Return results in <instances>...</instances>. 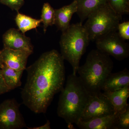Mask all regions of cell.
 I'll return each mask as SVG.
<instances>
[{"label":"cell","mask_w":129,"mask_h":129,"mask_svg":"<svg viewBox=\"0 0 129 129\" xmlns=\"http://www.w3.org/2000/svg\"><path fill=\"white\" fill-rule=\"evenodd\" d=\"M64 60L57 51L52 50L26 68L27 80L21 97L23 104L35 113H45L55 95L64 87Z\"/></svg>","instance_id":"obj_1"},{"label":"cell","mask_w":129,"mask_h":129,"mask_svg":"<svg viewBox=\"0 0 129 129\" xmlns=\"http://www.w3.org/2000/svg\"><path fill=\"white\" fill-rule=\"evenodd\" d=\"M57 109L58 117L69 126L76 124L80 120L91 93L80 79L72 74L68 76L65 87L61 91Z\"/></svg>","instance_id":"obj_2"},{"label":"cell","mask_w":129,"mask_h":129,"mask_svg":"<svg viewBox=\"0 0 129 129\" xmlns=\"http://www.w3.org/2000/svg\"><path fill=\"white\" fill-rule=\"evenodd\" d=\"M113 62L108 54L95 49L91 51L85 62L79 66L78 77L91 94L101 91L103 84L113 68Z\"/></svg>","instance_id":"obj_3"},{"label":"cell","mask_w":129,"mask_h":129,"mask_svg":"<svg viewBox=\"0 0 129 129\" xmlns=\"http://www.w3.org/2000/svg\"><path fill=\"white\" fill-rule=\"evenodd\" d=\"M62 32L60 42L61 55L72 65L74 75L77 73L81 58L90 41L81 22L72 24Z\"/></svg>","instance_id":"obj_4"},{"label":"cell","mask_w":129,"mask_h":129,"mask_svg":"<svg viewBox=\"0 0 129 129\" xmlns=\"http://www.w3.org/2000/svg\"><path fill=\"white\" fill-rule=\"evenodd\" d=\"M87 19L83 25L90 41H94L109 32L118 31L122 16L117 14L107 2L91 12Z\"/></svg>","instance_id":"obj_5"},{"label":"cell","mask_w":129,"mask_h":129,"mask_svg":"<svg viewBox=\"0 0 129 129\" xmlns=\"http://www.w3.org/2000/svg\"><path fill=\"white\" fill-rule=\"evenodd\" d=\"M97 49L122 61L129 56V46L119 35L117 31H112L95 40Z\"/></svg>","instance_id":"obj_6"},{"label":"cell","mask_w":129,"mask_h":129,"mask_svg":"<svg viewBox=\"0 0 129 129\" xmlns=\"http://www.w3.org/2000/svg\"><path fill=\"white\" fill-rule=\"evenodd\" d=\"M115 113L111 102L101 91L91 93L80 120L86 122L95 118L105 117Z\"/></svg>","instance_id":"obj_7"},{"label":"cell","mask_w":129,"mask_h":129,"mask_svg":"<svg viewBox=\"0 0 129 129\" xmlns=\"http://www.w3.org/2000/svg\"><path fill=\"white\" fill-rule=\"evenodd\" d=\"M26 127L19 110V105L14 99L0 104V129H21Z\"/></svg>","instance_id":"obj_8"},{"label":"cell","mask_w":129,"mask_h":129,"mask_svg":"<svg viewBox=\"0 0 129 129\" xmlns=\"http://www.w3.org/2000/svg\"><path fill=\"white\" fill-rule=\"evenodd\" d=\"M4 47L13 50L25 51L32 54L34 47L30 38L19 29L12 28L7 30L3 36Z\"/></svg>","instance_id":"obj_9"},{"label":"cell","mask_w":129,"mask_h":129,"mask_svg":"<svg viewBox=\"0 0 129 129\" xmlns=\"http://www.w3.org/2000/svg\"><path fill=\"white\" fill-rule=\"evenodd\" d=\"M3 63L17 71L25 70L28 57L30 53L25 51L13 50L4 47L0 51Z\"/></svg>","instance_id":"obj_10"},{"label":"cell","mask_w":129,"mask_h":129,"mask_svg":"<svg viewBox=\"0 0 129 129\" xmlns=\"http://www.w3.org/2000/svg\"><path fill=\"white\" fill-rule=\"evenodd\" d=\"M128 86L129 71L126 68L117 73H111L106 79L102 90L112 92Z\"/></svg>","instance_id":"obj_11"},{"label":"cell","mask_w":129,"mask_h":129,"mask_svg":"<svg viewBox=\"0 0 129 129\" xmlns=\"http://www.w3.org/2000/svg\"><path fill=\"white\" fill-rule=\"evenodd\" d=\"M119 113L95 118L84 122L79 120L76 125L81 129H115Z\"/></svg>","instance_id":"obj_12"},{"label":"cell","mask_w":129,"mask_h":129,"mask_svg":"<svg viewBox=\"0 0 129 129\" xmlns=\"http://www.w3.org/2000/svg\"><path fill=\"white\" fill-rule=\"evenodd\" d=\"M77 3L74 1L71 4L64 6L61 8L55 9V25L58 30L62 32L69 27L72 16L77 11Z\"/></svg>","instance_id":"obj_13"},{"label":"cell","mask_w":129,"mask_h":129,"mask_svg":"<svg viewBox=\"0 0 129 129\" xmlns=\"http://www.w3.org/2000/svg\"><path fill=\"white\" fill-rule=\"evenodd\" d=\"M103 93L111 102L116 113H119L124 111L129 105L127 103L129 86L114 91H104Z\"/></svg>","instance_id":"obj_14"},{"label":"cell","mask_w":129,"mask_h":129,"mask_svg":"<svg viewBox=\"0 0 129 129\" xmlns=\"http://www.w3.org/2000/svg\"><path fill=\"white\" fill-rule=\"evenodd\" d=\"M77 3L78 9L76 13L81 22L87 18L91 12L99 7L107 3V0H74Z\"/></svg>","instance_id":"obj_15"},{"label":"cell","mask_w":129,"mask_h":129,"mask_svg":"<svg viewBox=\"0 0 129 129\" xmlns=\"http://www.w3.org/2000/svg\"><path fill=\"white\" fill-rule=\"evenodd\" d=\"M1 69L5 84L10 90L21 86V78L23 71L12 69L4 63Z\"/></svg>","instance_id":"obj_16"},{"label":"cell","mask_w":129,"mask_h":129,"mask_svg":"<svg viewBox=\"0 0 129 129\" xmlns=\"http://www.w3.org/2000/svg\"><path fill=\"white\" fill-rule=\"evenodd\" d=\"M15 21L19 30L24 34L28 30L36 29L39 27L42 23L41 19H36L25 14L19 13L18 12L15 17Z\"/></svg>","instance_id":"obj_17"},{"label":"cell","mask_w":129,"mask_h":129,"mask_svg":"<svg viewBox=\"0 0 129 129\" xmlns=\"http://www.w3.org/2000/svg\"><path fill=\"white\" fill-rule=\"evenodd\" d=\"M42 23L44 25V33L46 32L48 26H52L55 24V9L48 3H44L42 10Z\"/></svg>","instance_id":"obj_18"},{"label":"cell","mask_w":129,"mask_h":129,"mask_svg":"<svg viewBox=\"0 0 129 129\" xmlns=\"http://www.w3.org/2000/svg\"><path fill=\"white\" fill-rule=\"evenodd\" d=\"M107 2L118 15L129 14V0H107Z\"/></svg>","instance_id":"obj_19"},{"label":"cell","mask_w":129,"mask_h":129,"mask_svg":"<svg viewBox=\"0 0 129 129\" xmlns=\"http://www.w3.org/2000/svg\"><path fill=\"white\" fill-rule=\"evenodd\" d=\"M115 127V129H129V105L118 114Z\"/></svg>","instance_id":"obj_20"},{"label":"cell","mask_w":129,"mask_h":129,"mask_svg":"<svg viewBox=\"0 0 129 129\" xmlns=\"http://www.w3.org/2000/svg\"><path fill=\"white\" fill-rule=\"evenodd\" d=\"M0 3L10 8L12 10L18 12L24 5V0H0Z\"/></svg>","instance_id":"obj_21"},{"label":"cell","mask_w":129,"mask_h":129,"mask_svg":"<svg viewBox=\"0 0 129 129\" xmlns=\"http://www.w3.org/2000/svg\"><path fill=\"white\" fill-rule=\"evenodd\" d=\"M118 33L123 39H129V22H124L119 23L118 25Z\"/></svg>","instance_id":"obj_22"},{"label":"cell","mask_w":129,"mask_h":129,"mask_svg":"<svg viewBox=\"0 0 129 129\" xmlns=\"http://www.w3.org/2000/svg\"><path fill=\"white\" fill-rule=\"evenodd\" d=\"M10 90L5 84L3 76L1 69L0 68V95L9 92Z\"/></svg>","instance_id":"obj_23"},{"label":"cell","mask_w":129,"mask_h":129,"mask_svg":"<svg viewBox=\"0 0 129 129\" xmlns=\"http://www.w3.org/2000/svg\"><path fill=\"white\" fill-rule=\"evenodd\" d=\"M28 129H50V122L49 120H47L45 124L39 127H27Z\"/></svg>","instance_id":"obj_24"},{"label":"cell","mask_w":129,"mask_h":129,"mask_svg":"<svg viewBox=\"0 0 129 129\" xmlns=\"http://www.w3.org/2000/svg\"><path fill=\"white\" fill-rule=\"evenodd\" d=\"M3 64H4V63L3 61L1 56V52H0V68L1 69L2 68V67H3Z\"/></svg>","instance_id":"obj_25"}]
</instances>
